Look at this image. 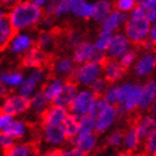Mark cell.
<instances>
[{
    "label": "cell",
    "mask_w": 156,
    "mask_h": 156,
    "mask_svg": "<svg viewBox=\"0 0 156 156\" xmlns=\"http://www.w3.org/2000/svg\"><path fill=\"white\" fill-rule=\"evenodd\" d=\"M42 15L43 13L40 6L33 4L30 0H23L12 6L9 13L6 14V19L9 20L15 32H22L24 29L37 26Z\"/></svg>",
    "instance_id": "6da1fadb"
},
{
    "label": "cell",
    "mask_w": 156,
    "mask_h": 156,
    "mask_svg": "<svg viewBox=\"0 0 156 156\" xmlns=\"http://www.w3.org/2000/svg\"><path fill=\"white\" fill-rule=\"evenodd\" d=\"M151 23L145 17L141 18H128L124 23V36L133 44H140L149 37Z\"/></svg>",
    "instance_id": "7a4b0ae2"
},
{
    "label": "cell",
    "mask_w": 156,
    "mask_h": 156,
    "mask_svg": "<svg viewBox=\"0 0 156 156\" xmlns=\"http://www.w3.org/2000/svg\"><path fill=\"white\" fill-rule=\"evenodd\" d=\"M100 74H102V66L88 61L85 64L79 65L77 67L75 66L67 80H71L77 85L80 84L84 85V87H89L93 81L100 76Z\"/></svg>",
    "instance_id": "3957f363"
},
{
    "label": "cell",
    "mask_w": 156,
    "mask_h": 156,
    "mask_svg": "<svg viewBox=\"0 0 156 156\" xmlns=\"http://www.w3.org/2000/svg\"><path fill=\"white\" fill-rule=\"evenodd\" d=\"M95 98H97V95L89 88L77 90V93L73 99V102L67 107L69 113L79 117V118L85 114H89L90 108H91L93 103H94Z\"/></svg>",
    "instance_id": "277c9868"
},
{
    "label": "cell",
    "mask_w": 156,
    "mask_h": 156,
    "mask_svg": "<svg viewBox=\"0 0 156 156\" xmlns=\"http://www.w3.org/2000/svg\"><path fill=\"white\" fill-rule=\"evenodd\" d=\"M29 107H30L29 98L22 97L19 94H12L5 97L2 107H0V113L17 117L29 111Z\"/></svg>",
    "instance_id": "5b68a950"
},
{
    "label": "cell",
    "mask_w": 156,
    "mask_h": 156,
    "mask_svg": "<svg viewBox=\"0 0 156 156\" xmlns=\"http://www.w3.org/2000/svg\"><path fill=\"white\" fill-rule=\"evenodd\" d=\"M47 64V55L41 48L33 44L28 51L23 53L22 65L27 69H40Z\"/></svg>",
    "instance_id": "8992f818"
},
{
    "label": "cell",
    "mask_w": 156,
    "mask_h": 156,
    "mask_svg": "<svg viewBox=\"0 0 156 156\" xmlns=\"http://www.w3.org/2000/svg\"><path fill=\"white\" fill-rule=\"evenodd\" d=\"M43 138L50 145H62L67 141L62 123H43Z\"/></svg>",
    "instance_id": "52a82bcc"
},
{
    "label": "cell",
    "mask_w": 156,
    "mask_h": 156,
    "mask_svg": "<svg viewBox=\"0 0 156 156\" xmlns=\"http://www.w3.org/2000/svg\"><path fill=\"white\" fill-rule=\"evenodd\" d=\"M115 119H117L115 105L108 104L104 108V111L95 118V133L102 135L104 132H107L114 124Z\"/></svg>",
    "instance_id": "ba28073f"
},
{
    "label": "cell",
    "mask_w": 156,
    "mask_h": 156,
    "mask_svg": "<svg viewBox=\"0 0 156 156\" xmlns=\"http://www.w3.org/2000/svg\"><path fill=\"white\" fill-rule=\"evenodd\" d=\"M76 93H77V84L71 81V80H65L62 88L58 91V94L55 97L52 104L67 108L70 105V103L73 102V99H74Z\"/></svg>",
    "instance_id": "9c48e42d"
},
{
    "label": "cell",
    "mask_w": 156,
    "mask_h": 156,
    "mask_svg": "<svg viewBox=\"0 0 156 156\" xmlns=\"http://www.w3.org/2000/svg\"><path fill=\"white\" fill-rule=\"evenodd\" d=\"M127 19H128L127 13H123V12H119L117 9H113L102 22H100V30L113 33L122 24H124Z\"/></svg>",
    "instance_id": "30bf717a"
},
{
    "label": "cell",
    "mask_w": 156,
    "mask_h": 156,
    "mask_svg": "<svg viewBox=\"0 0 156 156\" xmlns=\"http://www.w3.org/2000/svg\"><path fill=\"white\" fill-rule=\"evenodd\" d=\"M131 42L128 41V38L124 36V33H115L112 37V42L109 46L108 51L105 52L108 58H119L129 48Z\"/></svg>",
    "instance_id": "8fae6325"
},
{
    "label": "cell",
    "mask_w": 156,
    "mask_h": 156,
    "mask_svg": "<svg viewBox=\"0 0 156 156\" xmlns=\"http://www.w3.org/2000/svg\"><path fill=\"white\" fill-rule=\"evenodd\" d=\"M33 43V38L30 37L28 33H23V32H15L13 38L10 40L8 47H9L10 52L14 55H23L26 51H28L32 47Z\"/></svg>",
    "instance_id": "7c38bea8"
},
{
    "label": "cell",
    "mask_w": 156,
    "mask_h": 156,
    "mask_svg": "<svg viewBox=\"0 0 156 156\" xmlns=\"http://www.w3.org/2000/svg\"><path fill=\"white\" fill-rule=\"evenodd\" d=\"M102 71L104 74V79L108 81V83H117L119 81L123 75H124V70L121 65L119 62L114 60V58H107V61L103 64L102 66Z\"/></svg>",
    "instance_id": "4fadbf2b"
},
{
    "label": "cell",
    "mask_w": 156,
    "mask_h": 156,
    "mask_svg": "<svg viewBox=\"0 0 156 156\" xmlns=\"http://www.w3.org/2000/svg\"><path fill=\"white\" fill-rule=\"evenodd\" d=\"M135 74L140 77H144L150 75L156 65V56L155 53L151 52H146L145 55H142L136 62H135Z\"/></svg>",
    "instance_id": "5bb4252c"
},
{
    "label": "cell",
    "mask_w": 156,
    "mask_h": 156,
    "mask_svg": "<svg viewBox=\"0 0 156 156\" xmlns=\"http://www.w3.org/2000/svg\"><path fill=\"white\" fill-rule=\"evenodd\" d=\"M155 98H156V83L155 80H149L145 85H142V91L137 109L147 111L149 108L152 107V104H155Z\"/></svg>",
    "instance_id": "9a60e30c"
},
{
    "label": "cell",
    "mask_w": 156,
    "mask_h": 156,
    "mask_svg": "<svg viewBox=\"0 0 156 156\" xmlns=\"http://www.w3.org/2000/svg\"><path fill=\"white\" fill-rule=\"evenodd\" d=\"M136 132L138 135L140 141H145V140L149 137L151 133H154L155 128H156V119L152 114H147L141 117L137 122H136Z\"/></svg>",
    "instance_id": "2e32d148"
},
{
    "label": "cell",
    "mask_w": 156,
    "mask_h": 156,
    "mask_svg": "<svg viewBox=\"0 0 156 156\" xmlns=\"http://www.w3.org/2000/svg\"><path fill=\"white\" fill-rule=\"evenodd\" d=\"M71 141L75 146V149L80 150L81 152L88 155L94 150V147L97 146L98 137H97L95 132H93V133H87V135H76Z\"/></svg>",
    "instance_id": "e0dca14e"
},
{
    "label": "cell",
    "mask_w": 156,
    "mask_h": 156,
    "mask_svg": "<svg viewBox=\"0 0 156 156\" xmlns=\"http://www.w3.org/2000/svg\"><path fill=\"white\" fill-rule=\"evenodd\" d=\"M94 50H95L94 44H93V42H89V41L84 40L80 44H77L73 52V61L75 62V65H81V64L88 62L91 53L94 52Z\"/></svg>",
    "instance_id": "ac0fdd59"
},
{
    "label": "cell",
    "mask_w": 156,
    "mask_h": 156,
    "mask_svg": "<svg viewBox=\"0 0 156 156\" xmlns=\"http://www.w3.org/2000/svg\"><path fill=\"white\" fill-rule=\"evenodd\" d=\"M69 114V109L65 107L51 105L42 114V123H62L66 115Z\"/></svg>",
    "instance_id": "d6986e66"
},
{
    "label": "cell",
    "mask_w": 156,
    "mask_h": 156,
    "mask_svg": "<svg viewBox=\"0 0 156 156\" xmlns=\"http://www.w3.org/2000/svg\"><path fill=\"white\" fill-rule=\"evenodd\" d=\"M94 4L88 0H71V13L77 18L91 19Z\"/></svg>",
    "instance_id": "ffe728a7"
},
{
    "label": "cell",
    "mask_w": 156,
    "mask_h": 156,
    "mask_svg": "<svg viewBox=\"0 0 156 156\" xmlns=\"http://www.w3.org/2000/svg\"><path fill=\"white\" fill-rule=\"evenodd\" d=\"M112 10L113 3L111 0H97L94 3V12H93L91 19L97 23H100Z\"/></svg>",
    "instance_id": "44dd1931"
},
{
    "label": "cell",
    "mask_w": 156,
    "mask_h": 156,
    "mask_svg": "<svg viewBox=\"0 0 156 156\" xmlns=\"http://www.w3.org/2000/svg\"><path fill=\"white\" fill-rule=\"evenodd\" d=\"M29 103H30L29 109H32V111H33L36 114H40V115L43 114V112L46 111V109H47V107H48V104H50V103L47 102V99H46L42 89L36 90L33 94L30 95Z\"/></svg>",
    "instance_id": "7402d4cb"
},
{
    "label": "cell",
    "mask_w": 156,
    "mask_h": 156,
    "mask_svg": "<svg viewBox=\"0 0 156 156\" xmlns=\"http://www.w3.org/2000/svg\"><path fill=\"white\" fill-rule=\"evenodd\" d=\"M4 133L9 135L10 137H13L14 140H18L26 136V132H27V124L23 122V121H18V119H12L6 126L2 129Z\"/></svg>",
    "instance_id": "603a6c76"
},
{
    "label": "cell",
    "mask_w": 156,
    "mask_h": 156,
    "mask_svg": "<svg viewBox=\"0 0 156 156\" xmlns=\"http://www.w3.org/2000/svg\"><path fill=\"white\" fill-rule=\"evenodd\" d=\"M64 83H65V80L61 79V77H53V79L48 80L47 83L43 85L42 91H43V94H44V97H46V99H47L48 103L53 102L55 97L58 94V91L62 88Z\"/></svg>",
    "instance_id": "cb8c5ba5"
},
{
    "label": "cell",
    "mask_w": 156,
    "mask_h": 156,
    "mask_svg": "<svg viewBox=\"0 0 156 156\" xmlns=\"http://www.w3.org/2000/svg\"><path fill=\"white\" fill-rule=\"evenodd\" d=\"M141 91H142V85L141 84H135L133 88H132L131 93L128 94L127 99L124 100V103L122 104L126 113L129 112H135L137 107H138V102H140V97H141Z\"/></svg>",
    "instance_id": "d4e9b609"
},
{
    "label": "cell",
    "mask_w": 156,
    "mask_h": 156,
    "mask_svg": "<svg viewBox=\"0 0 156 156\" xmlns=\"http://www.w3.org/2000/svg\"><path fill=\"white\" fill-rule=\"evenodd\" d=\"M75 62L73 58L70 57H60L58 60L55 61L53 64V71L58 76H70V74L73 73V70L75 69Z\"/></svg>",
    "instance_id": "484cf974"
},
{
    "label": "cell",
    "mask_w": 156,
    "mask_h": 156,
    "mask_svg": "<svg viewBox=\"0 0 156 156\" xmlns=\"http://www.w3.org/2000/svg\"><path fill=\"white\" fill-rule=\"evenodd\" d=\"M14 33H15V30L12 28L6 17L0 20V51L8 47V44H9L10 40L13 38Z\"/></svg>",
    "instance_id": "4316f807"
},
{
    "label": "cell",
    "mask_w": 156,
    "mask_h": 156,
    "mask_svg": "<svg viewBox=\"0 0 156 156\" xmlns=\"http://www.w3.org/2000/svg\"><path fill=\"white\" fill-rule=\"evenodd\" d=\"M62 127H64L65 135L67 140H73L77 132H79V117H76L71 113L66 115V118L62 122Z\"/></svg>",
    "instance_id": "83f0119b"
},
{
    "label": "cell",
    "mask_w": 156,
    "mask_h": 156,
    "mask_svg": "<svg viewBox=\"0 0 156 156\" xmlns=\"http://www.w3.org/2000/svg\"><path fill=\"white\" fill-rule=\"evenodd\" d=\"M123 144H124V147L128 152H133L138 149L140 146V138H138V135L136 132V128L135 126L129 127L126 132H124V136H123Z\"/></svg>",
    "instance_id": "f1b7e54d"
},
{
    "label": "cell",
    "mask_w": 156,
    "mask_h": 156,
    "mask_svg": "<svg viewBox=\"0 0 156 156\" xmlns=\"http://www.w3.org/2000/svg\"><path fill=\"white\" fill-rule=\"evenodd\" d=\"M38 84L37 81L33 79L32 76H27V77H23L22 83L19 84L18 87V93L17 94L22 95V97H26V98H30V95L37 90Z\"/></svg>",
    "instance_id": "f546056e"
},
{
    "label": "cell",
    "mask_w": 156,
    "mask_h": 156,
    "mask_svg": "<svg viewBox=\"0 0 156 156\" xmlns=\"http://www.w3.org/2000/svg\"><path fill=\"white\" fill-rule=\"evenodd\" d=\"M53 44H55V33L52 30H43V32L38 34L36 40V46L38 48H41L43 52L51 50Z\"/></svg>",
    "instance_id": "4dcf8cb0"
},
{
    "label": "cell",
    "mask_w": 156,
    "mask_h": 156,
    "mask_svg": "<svg viewBox=\"0 0 156 156\" xmlns=\"http://www.w3.org/2000/svg\"><path fill=\"white\" fill-rule=\"evenodd\" d=\"M23 74L20 71H8L3 73L2 76V84H4L8 89H13V88H18L19 84L23 80Z\"/></svg>",
    "instance_id": "1f68e13d"
},
{
    "label": "cell",
    "mask_w": 156,
    "mask_h": 156,
    "mask_svg": "<svg viewBox=\"0 0 156 156\" xmlns=\"http://www.w3.org/2000/svg\"><path fill=\"white\" fill-rule=\"evenodd\" d=\"M95 132V118L90 114H85L79 118V132L77 135H87Z\"/></svg>",
    "instance_id": "d6a6232c"
},
{
    "label": "cell",
    "mask_w": 156,
    "mask_h": 156,
    "mask_svg": "<svg viewBox=\"0 0 156 156\" xmlns=\"http://www.w3.org/2000/svg\"><path fill=\"white\" fill-rule=\"evenodd\" d=\"M112 37H113V33L100 30V33L98 34L95 42H93V44H94V48L98 50V51H102V52H107L108 48H109V46H111Z\"/></svg>",
    "instance_id": "836d02e7"
},
{
    "label": "cell",
    "mask_w": 156,
    "mask_h": 156,
    "mask_svg": "<svg viewBox=\"0 0 156 156\" xmlns=\"http://www.w3.org/2000/svg\"><path fill=\"white\" fill-rule=\"evenodd\" d=\"M32 147L28 144H15L4 151V156H30Z\"/></svg>",
    "instance_id": "e575fe53"
},
{
    "label": "cell",
    "mask_w": 156,
    "mask_h": 156,
    "mask_svg": "<svg viewBox=\"0 0 156 156\" xmlns=\"http://www.w3.org/2000/svg\"><path fill=\"white\" fill-rule=\"evenodd\" d=\"M137 53H138V51H137L136 48H128V50L118 58L119 65H121L124 70L132 67V65H133L135 62H136V60H137Z\"/></svg>",
    "instance_id": "d590c367"
},
{
    "label": "cell",
    "mask_w": 156,
    "mask_h": 156,
    "mask_svg": "<svg viewBox=\"0 0 156 156\" xmlns=\"http://www.w3.org/2000/svg\"><path fill=\"white\" fill-rule=\"evenodd\" d=\"M67 14H71V0H57L53 17L61 18Z\"/></svg>",
    "instance_id": "8d00e7d4"
},
{
    "label": "cell",
    "mask_w": 156,
    "mask_h": 156,
    "mask_svg": "<svg viewBox=\"0 0 156 156\" xmlns=\"http://www.w3.org/2000/svg\"><path fill=\"white\" fill-rule=\"evenodd\" d=\"M132 88H133V84L132 83H124V84L117 87V104H123L124 103V100L127 99Z\"/></svg>",
    "instance_id": "74e56055"
},
{
    "label": "cell",
    "mask_w": 156,
    "mask_h": 156,
    "mask_svg": "<svg viewBox=\"0 0 156 156\" xmlns=\"http://www.w3.org/2000/svg\"><path fill=\"white\" fill-rule=\"evenodd\" d=\"M89 89L94 93V94L97 97H102L103 95V93L105 91L107 87H108V81L104 79V77H98V79H95L94 81H93L90 85H89Z\"/></svg>",
    "instance_id": "f35d334b"
},
{
    "label": "cell",
    "mask_w": 156,
    "mask_h": 156,
    "mask_svg": "<svg viewBox=\"0 0 156 156\" xmlns=\"http://www.w3.org/2000/svg\"><path fill=\"white\" fill-rule=\"evenodd\" d=\"M123 136L124 132L122 129H114L111 132V135L107 137V145L112 147H119L123 144Z\"/></svg>",
    "instance_id": "ab89813d"
},
{
    "label": "cell",
    "mask_w": 156,
    "mask_h": 156,
    "mask_svg": "<svg viewBox=\"0 0 156 156\" xmlns=\"http://www.w3.org/2000/svg\"><path fill=\"white\" fill-rule=\"evenodd\" d=\"M84 41V36L81 34V32L79 30H71L69 32L66 36V44L69 48H75L77 44H80Z\"/></svg>",
    "instance_id": "60d3db41"
},
{
    "label": "cell",
    "mask_w": 156,
    "mask_h": 156,
    "mask_svg": "<svg viewBox=\"0 0 156 156\" xmlns=\"http://www.w3.org/2000/svg\"><path fill=\"white\" fill-rule=\"evenodd\" d=\"M117 85L115 83H112L111 85H108L105 91L103 93V98L105 99V102L111 105H115L117 104Z\"/></svg>",
    "instance_id": "b9f144b4"
},
{
    "label": "cell",
    "mask_w": 156,
    "mask_h": 156,
    "mask_svg": "<svg viewBox=\"0 0 156 156\" xmlns=\"http://www.w3.org/2000/svg\"><path fill=\"white\" fill-rule=\"evenodd\" d=\"M107 105H108V103L105 102V99L103 97H97L94 103H93V105H91V108H90L89 114L91 117H94V118H97V117L104 111V108Z\"/></svg>",
    "instance_id": "7bdbcfd3"
},
{
    "label": "cell",
    "mask_w": 156,
    "mask_h": 156,
    "mask_svg": "<svg viewBox=\"0 0 156 156\" xmlns=\"http://www.w3.org/2000/svg\"><path fill=\"white\" fill-rule=\"evenodd\" d=\"M114 5H115L117 10L123 12V13H128L135 8L136 0H115Z\"/></svg>",
    "instance_id": "ee69618b"
},
{
    "label": "cell",
    "mask_w": 156,
    "mask_h": 156,
    "mask_svg": "<svg viewBox=\"0 0 156 156\" xmlns=\"http://www.w3.org/2000/svg\"><path fill=\"white\" fill-rule=\"evenodd\" d=\"M145 151L147 155H155V152H156V132L151 133L145 140Z\"/></svg>",
    "instance_id": "f6af8a7d"
},
{
    "label": "cell",
    "mask_w": 156,
    "mask_h": 156,
    "mask_svg": "<svg viewBox=\"0 0 156 156\" xmlns=\"http://www.w3.org/2000/svg\"><path fill=\"white\" fill-rule=\"evenodd\" d=\"M13 145H15V140L13 137H10L9 135L4 133L3 131H0V149L3 151H6L8 149H10Z\"/></svg>",
    "instance_id": "bcb514c9"
},
{
    "label": "cell",
    "mask_w": 156,
    "mask_h": 156,
    "mask_svg": "<svg viewBox=\"0 0 156 156\" xmlns=\"http://www.w3.org/2000/svg\"><path fill=\"white\" fill-rule=\"evenodd\" d=\"M107 58H108V56H107L105 52L94 50V52L91 53L89 61H90V62H94V64H98V65H100V66H103V64L107 61Z\"/></svg>",
    "instance_id": "7dc6e473"
},
{
    "label": "cell",
    "mask_w": 156,
    "mask_h": 156,
    "mask_svg": "<svg viewBox=\"0 0 156 156\" xmlns=\"http://www.w3.org/2000/svg\"><path fill=\"white\" fill-rule=\"evenodd\" d=\"M29 75L37 81L38 85H40L41 83H42V84L44 83L46 76H47V73H46V70H44L43 67H40V69H32V73H30Z\"/></svg>",
    "instance_id": "c3c4849f"
},
{
    "label": "cell",
    "mask_w": 156,
    "mask_h": 156,
    "mask_svg": "<svg viewBox=\"0 0 156 156\" xmlns=\"http://www.w3.org/2000/svg\"><path fill=\"white\" fill-rule=\"evenodd\" d=\"M144 6L146 8L145 18L150 23H155V20H156V3L149 4V5H144Z\"/></svg>",
    "instance_id": "681fc988"
},
{
    "label": "cell",
    "mask_w": 156,
    "mask_h": 156,
    "mask_svg": "<svg viewBox=\"0 0 156 156\" xmlns=\"http://www.w3.org/2000/svg\"><path fill=\"white\" fill-rule=\"evenodd\" d=\"M58 156H88L87 154H84L81 152L80 150H77V149H67V150H61Z\"/></svg>",
    "instance_id": "f907efd6"
},
{
    "label": "cell",
    "mask_w": 156,
    "mask_h": 156,
    "mask_svg": "<svg viewBox=\"0 0 156 156\" xmlns=\"http://www.w3.org/2000/svg\"><path fill=\"white\" fill-rule=\"evenodd\" d=\"M140 46H141V48L146 52H151L152 48L155 47V42H152L150 38H146V40H144L141 43H140Z\"/></svg>",
    "instance_id": "816d5d0a"
},
{
    "label": "cell",
    "mask_w": 156,
    "mask_h": 156,
    "mask_svg": "<svg viewBox=\"0 0 156 156\" xmlns=\"http://www.w3.org/2000/svg\"><path fill=\"white\" fill-rule=\"evenodd\" d=\"M14 117L9 115V114H5V113H0V131H2L8 123H9Z\"/></svg>",
    "instance_id": "f5cc1de1"
},
{
    "label": "cell",
    "mask_w": 156,
    "mask_h": 156,
    "mask_svg": "<svg viewBox=\"0 0 156 156\" xmlns=\"http://www.w3.org/2000/svg\"><path fill=\"white\" fill-rule=\"evenodd\" d=\"M60 151H61V150H58V149H51V150H48V151H46L42 156H58Z\"/></svg>",
    "instance_id": "db71d44e"
},
{
    "label": "cell",
    "mask_w": 156,
    "mask_h": 156,
    "mask_svg": "<svg viewBox=\"0 0 156 156\" xmlns=\"http://www.w3.org/2000/svg\"><path fill=\"white\" fill-rule=\"evenodd\" d=\"M147 38H150L152 42H155V40H156V27H155V24H154V27L151 26L150 32H149V37H147Z\"/></svg>",
    "instance_id": "11a10c76"
},
{
    "label": "cell",
    "mask_w": 156,
    "mask_h": 156,
    "mask_svg": "<svg viewBox=\"0 0 156 156\" xmlns=\"http://www.w3.org/2000/svg\"><path fill=\"white\" fill-rule=\"evenodd\" d=\"M8 93H9V89H8L4 84H0V97L5 98L8 95Z\"/></svg>",
    "instance_id": "9f6ffc18"
},
{
    "label": "cell",
    "mask_w": 156,
    "mask_h": 156,
    "mask_svg": "<svg viewBox=\"0 0 156 156\" xmlns=\"http://www.w3.org/2000/svg\"><path fill=\"white\" fill-rule=\"evenodd\" d=\"M30 2H32L33 4H36L37 6H40L41 8V9H42V8L46 5V4H47L48 2H50V0H30Z\"/></svg>",
    "instance_id": "6f0895ef"
},
{
    "label": "cell",
    "mask_w": 156,
    "mask_h": 156,
    "mask_svg": "<svg viewBox=\"0 0 156 156\" xmlns=\"http://www.w3.org/2000/svg\"><path fill=\"white\" fill-rule=\"evenodd\" d=\"M152 3H156V0H136V4L138 5H149Z\"/></svg>",
    "instance_id": "680465c9"
},
{
    "label": "cell",
    "mask_w": 156,
    "mask_h": 156,
    "mask_svg": "<svg viewBox=\"0 0 156 156\" xmlns=\"http://www.w3.org/2000/svg\"><path fill=\"white\" fill-rule=\"evenodd\" d=\"M3 4H6V5H9V4H15V2L17 0H0Z\"/></svg>",
    "instance_id": "91938a15"
},
{
    "label": "cell",
    "mask_w": 156,
    "mask_h": 156,
    "mask_svg": "<svg viewBox=\"0 0 156 156\" xmlns=\"http://www.w3.org/2000/svg\"><path fill=\"white\" fill-rule=\"evenodd\" d=\"M6 17V13L4 12V9H2V8H0V20H2L3 18H5Z\"/></svg>",
    "instance_id": "94428289"
},
{
    "label": "cell",
    "mask_w": 156,
    "mask_h": 156,
    "mask_svg": "<svg viewBox=\"0 0 156 156\" xmlns=\"http://www.w3.org/2000/svg\"><path fill=\"white\" fill-rule=\"evenodd\" d=\"M3 73H4V71H3L2 69H0V84H2V76H3Z\"/></svg>",
    "instance_id": "6125c7cd"
},
{
    "label": "cell",
    "mask_w": 156,
    "mask_h": 156,
    "mask_svg": "<svg viewBox=\"0 0 156 156\" xmlns=\"http://www.w3.org/2000/svg\"><path fill=\"white\" fill-rule=\"evenodd\" d=\"M127 154L126 152H121V154H118V155H115V156H126Z\"/></svg>",
    "instance_id": "be15d7a7"
}]
</instances>
